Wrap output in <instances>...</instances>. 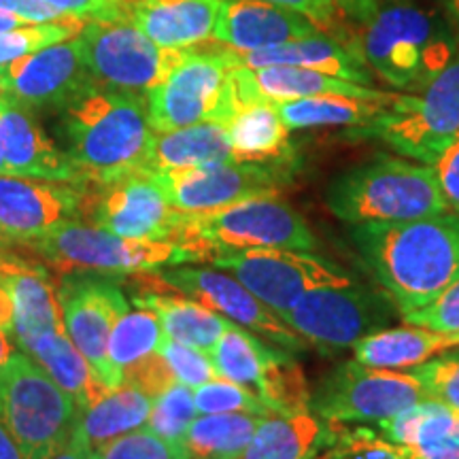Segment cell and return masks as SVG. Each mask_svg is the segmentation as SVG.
Wrapping results in <instances>:
<instances>
[{"mask_svg": "<svg viewBox=\"0 0 459 459\" xmlns=\"http://www.w3.org/2000/svg\"><path fill=\"white\" fill-rule=\"evenodd\" d=\"M349 237L400 315L436 300L459 279V213L349 226Z\"/></svg>", "mask_w": 459, "mask_h": 459, "instance_id": "1", "label": "cell"}, {"mask_svg": "<svg viewBox=\"0 0 459 459\" xmlns=\"http://www.w3.org/2000/svg\"><path fill=\"white\" fill-rule=\"evenodd\" d=\"M57 132L85 186L143 172L156 134L145 96L100 85H91L62 108Z\"/></svg>", "mask_w": 459, "mask_h": 459, "instance_id": "2", "label": "cell"}, {"mask_svg": "<svg viewBox=\"0 0 459 459\" xmlns=\"http://www.w3.org/2000/svg\"><path fill=\"white\" fill-rule=\"evenodd\" d=\"M355 45L375 77L404 91L421 90L459 54L451 26L417 0H383Z\"/></svg>", "mask_w": 459, "mask_h": 459, "instance_id": "3", "label": "cell"}, {"mask_svg": "<svg viewBox=\"0 0 459 459\" xmlns=\"http://www.w3.org/2000/svg\"><path fill=\"white\" fill-rule=\"evenodd\" d=\"M325 204L349 226L412 221L449 211L432 166L395 156H377L338 172L325 189Z\"/></svg>", "mask_w": 459, "mask_h": 459, "instance_id": "4", "label": "cell"}, {"mask_svg": "<svg viewBox=\"0 0 459 459\" xmlns=\"http://www.w3.org/2000/svg\"><path fill=\"white\" fill-rule=\"evenodd\" d=\"M237 51L211 41L186 49L169 77L145 94L149 119L156 132L200 122L230 124L238 113L234 85Z\"/></svg>", "mask_w": 459, "mask_h": 459, "instance_id": "5", "label": "cell"}, {"mask_svg": "<svg viewBox=\"0 0 459 459\" xmlns=\"http://www.w3.org/2000/svg\"><path fill=\"white\" fill-rule=\"evenodd\" d=\"M172 243L209 262L217 249L313 251L317 238L296 209L279 196H262L211 213H179Z\"/></svg>", "mask_w": 459, "mask_h": 459, "instance_id": "6", "label": "cell"}, {"mask_svg": "<svg viewBox=\"0 0 459 459\" xmlns=\"http://www.w3.org/2000/svg\"><path fill=\"white\" fill-rule=\"evenodd\" d=\"M432 166L459 136V54L419 91L398 94L381 117L349 132Z\"/></svg>", "mask_w": 459, "mask_h": 459, "instance_id": "7", "label": "cell"}, {"mask_svg": "<svg viewBox=\"0 0 459 459\" xmlns=\"http://www.w3.org/2000/svg\"><path fill=\"white\" fill-rule=\"evenodd\" d=\"M0 417L26 459H48L68 443L79 406L49 372L24 351L11 355L0 377Z\"/></svg>", "mask_w": 459, "mask_h": 459, "instance_id": "8", "label": "cell"}, {"mask_svg": "<svg viewBox=\"0 0 459 459\" xmlns=\"http://www.w3.org/2000/svg\"><path fill=\"white\" fill-rule=\"evenodd\" d=\"M28 247L62 273L132 274L153 273L172 264L200 262L198 255L183 245L170 240L124 238L83 220L60 223Z\"/></svg>", "mask_w": 459, "mask_h": 459, "instance_id": "9", "label": "cell"}, {"mask_svg": "<svg viewBox=\"0 0 459 459\" xmlns=\"http://www.w3.org/2000/svg\"><path fill=\"white\" fill-rule=\"evenodd\" d=\"M400 311L385 290L351 283L307 291L281 319L304 341L341 351L364 336L389 328Z\"/></svg>", "mask_w": 459, "mask_h": 459, "instance_id": "10", "label": "cell"}, {"mask_svg": "<svg viewBox=\"0 0 459 459\" xmlns=\"http://www.w3.org/2000/svg\"><path fill=\"white\" fill-rule=\"evenodd\" d=\"M77 39L91 82L141 96L164 82L187 49L160 48L128 22H88Z\"/></svg>", "mask_w": 459, "mask_h": 459, "instance_id": "11", "label": "cell"}, {"mask_svg": "<svg viewBox=\"0 0 459 459\" xmlns=\"http://www.w3.org/2000/svg\"><path fill=\"white\" fill-rule=\"evenodd\" d=\"M209 262L234 274L279 317L307 291L353 281L334 262L294 249H217Z\"/></svg>", "mask_w": 459, "mask_h": 459, "instance_id": "12", "label": "cell"}, {"mask_svg": "<svg viewBox=\"0 0 459 459\" xmlns=\"http://www.w3.org/2000/svg\"><path fill=\"white\" fill-rule=\"evenodd\" d=\"M423 400H429L426 389L411 372L372 368L355 359L321 378L308 409L330 423H359L394 417Z\"/></svg>", "mask_w": 459, "mask_h": 459, "instance_id": "13", "label": "cell"}, {"mask_svg": "<svg viewBox=\"0 0 459 459\" xmlns=\"http://www.w3.org/2000/svg\"><path fill=\"white\" fill-rule=\"evenodd\" d=\"M152 175V172H149ZM170 206L179 213H211L243 200L279 196L290 183V164L220 162L198 169L153 172Z\"/></svg>", "mask_w": 459, "mask_h": 459, "instance_id": "14", "label": "cell"}, {"mask_svg": "<svg viewBox=\"0 0 459 459\" xmlns=\"http://www.w3.org/2000/svg\"><path fill=\"white\" fill-rule=\"evenodd\" d=\"M115 277L117 274L73 271L65 273L57 290L68 338L108 389L119 387V378L108 361V338L117 319L128 313V300Z\"/></svg>", "mask_w": 459, "mask_h": 459, "instance_id": "15", "label": "cell"}, {"mask_svg": "<svg viewBox=\"0 0 459 459\" xmlns=\"http://www.w3.org/2000/svg\"><path fill=\"white\" fill-rule=\"evenodd\" d=\"M82 220L124 238L172 243L179 211L172 209L149 172H132L105 186L85 187Z\"/></svg>", "mask_w": 459, "mask_h": 459, "instance_id": "16", "label": "cell"}, {"mask_svg": "<svg viewBox=\"0 0 459 459\" xmlns=\"http://www.w3.org/2000/svg\"><path fill=\"white\" fill-rule=\"evenodd\" d=\"M160 287H170L177 294L204 304L234 324L257 332L273 344L290 353H300L307 349V341L298 336L273 308H268L260 298L251 294L234 274H226L213 268L181 266L169 268L153 274Z\"/></svg>", "mask_w": 459, "mask_h": 459, "instance_id": "17", "label": "cell"}, {"mask_svg": "<svg viewBox=\"0 0 459 459\" xmlns=\"http://www.w3.org/2000/svg\"><path fill=\"white\" fill-rule=\"evenodd\" d=\"M91 85L77 37L0 66V94L30 111L60 113Z\"/></svg>", "mask_w": 459, "mask_h": 459, "instance_id": "18", "label": "cell"}, {"mask_svg": "<svg viewBox=\"0 0 459 459\" xmlns=\"http://www.w3.org/2000/svg\"><path fill=\"white\" fill-rule=\"evenodd\" d=\"M88 186L0 175V245H30L68 220H82Z\"/></svg>", "mask_w": 459, "mask_h": 459, "instance_id": "19", "label": "cell"}, {"mask_svg": "<svg viewBox=\"0 0 459 459\" xmlns=\"http://www.w3.org/2000/svg\"><path fill=\"white\" fill-rule=\"evenodd\" d=\"M0 149L9 175L85 186L68 153L43 130L34 111L0 94Z\"/></svg>", "mask_w": 459, "mask_h": 459, "instance_id": "20", "label": "cell"}, {"mask_svg": "<svg viewBox=\"0 0 459 459\" xmlns=\"http://www.w3.org/2000/svg\"><path fill=\"white\" fill-rule=\"evenodd\" d=\"M319 32L324 30L307 15L281 4L266 0H221L211 39L238 54H249Z\"/></svg>", "mask_w": 459, "mask_h": 459, "instance_id": "21", "label": "cell"}, {"mask_svg": "<svg viewBox=\"0 0 459 459\" xmlns=\"http://www.w3.org/2000/svg\"><path fill=\"white\" fill-rule=\"evenodd\" d=\"M234 85H237L238 105H257V102H277L311 99V96H353V99L394 102V91H383L344 82L332 74L311 71V68L296 66H266V68H237L234 71Z\"/></svg>", "mask_w": 459, "mask_h": 459, "instance_id": "22", "label": "cell"}, {"mask_svg": "<svg viewBox=\"0 0 459 459\" xmlns=\"http://www.w3.org/2000/svg\"><path fill=\"white\" fill-rule=\"evenodd\" d=\"M237 65L238 68H311V71L332 74L344 82L368 85V88L375 83V74L361 57L355 41H341L334 34L325 32L277 45V48L249 51V54L237 51Z\"/></svg>", "mask_w": 459, "mask_h": 459, "instance_id": "23", "label": "cell"}, {"mask_svg": "<svg viewBox=\"0 0 459 459\" xmlns=\"http://www.w3.org/2000/svg\"><path fill=\"white\" fill-rule=\"evenodd\" d=\"M221 0H122V22L166 49H186L213 32Z\"/></svg>", "mask_w": 459, "mask_h": 459, "instance_id": "24", "label": "cell"}, {"mask_svg": "<svg viewBox=\"0 0 459 459\" xmlns=\"http://www.w3.org/2000/svg\"><path fill=\"white\" fill-rule=\"evenodd\" d=\"M378 434L406 459H459V411L445 402L423 400L381 419Z\"/></svg>", "mask_w": 459, "mask_h": 459, "instance_id": "25", "label": "cell"}, {"mask_svg": "<svg viewBox=\"0 0 459 459\" xmlns=\"http://www.w3.org/2000/svg\"><path fill=\"white\" fill-rule=\"evenodd\" d=\"M334 423L311 409L273 412L262 419L238 459H319L324 446L334 443Z\"/></svg>", "mask_w": 459, "mask_h": 459, "instance_id": "26", "label": "cell"}, {"mask_svg": "<svg viewBox=\"0 0 459 459\" xmlns=\"http://www.w3.org/2000/svg\"><path fill=\"white\" fill-rule=\"evenodd\" d=\"M228 124L200 122L177 130L156 132L143 172H169L232 162Z\"/></svg>", "mask_w": 459, "mask_h": 459, "instance_id": "27", "label": "cell"}, {"mask_svg": "<svg viewBox=\"0 0 459 459\" xmlns=\"http://www.w3.org/2000/svg\"><path fill=\"white\" fill-rule=\"evenodd\" d=\"M0 285L13 304V341L24 351L28 344L49 332L65 330L57 294L51 290L45 273L28 264H17L0 274Z\"/></svg>", "mask_w": 459, "mask_h": 459, "instance_id": "28", "label": "cell"}, {"mask_svg": "<svg viewBox=\"0 0 459 459\" xmlns=\"http://www.w3.org/2000/svg\"><path fill=\"white\" fill-rule=\"evenodd\" d=\"M153 398L134 385H119L96 400L88 409L79 411L74 436L91 451H99L119 436L145 428L152 415Z\"/></svg>", "mask_w": 459, "mask_h": 459, "instance_id": "29", "label": "cell"}, {"mask_svg": "<svg viewBox=\"0 0 459 459\" xmlns=\"http://www.w3.org/2000/svg\"><path fill=\"white\" fill-rule=\"evenodd\" d=\"M459 344V334L428 328H385L353 344L355 359L372 368H412Z\"/></svg>", "mask_w": 459, "mask_h": 459, "instance_id": "30", "label": "cell"}, {"mask_svg": "<svg viewBox=\"0 0 459 459\" xmlns=\"http://www.w3.org/2000/svg\"><path fill=\"white\" fill-rule=\"evenodd\" d=\"M230 145L237 162L290 164V128L268 102L240 107L228 124Z\"/></svg>", "mask_w": 459, "mask_h": 459, "instance_id": "31", "label": "cell"}, {"mask_svg": "<svg viewBox=\"0 0 459 459\" xmlns=\"http://www.w3.org/2000/svg\"><path fill=\"white\" fill-rule=\"evenodd\" d=\"M24 353L37 359L49 372L57 385L77 402L79 411L88 409L108 392L105 381L96 375L90 361L74 347L66 330L49 332L37 338L32 344H28Z\"/></svg>", "mask_w": 459, "mask_h": 459, "instance_id": "32", "label": "cell"}, {"mask_svg": "<svg viewBox=\"0 0 459 459\" xmlns=\"http://www.w3.org/2000/svg\"><path fill=\"white\" fill-rule=\"evenodd\" d=\"M136 307L152 308L158 315L166 338L209 353L230 325V319L213 313L204 304L186 296H166L164 291H145L136 298Z\"/></svg>", "mask_w": 459, "mask_h": 459, "instance_id": "33", "label": "cell"}, {"mask_svg": "<svg viewBox=\"0 0 459 459\" xmlns=\"http://www.w3.org/2000/svg\"><path fill=\"white\" fill-rule=\"evenodd\" d=\"M392 102H377L353 99V96H311V99H296L277 102V113L290 130L304 128H361L385 113Z\"/></svg>", "mask_w": 459, "mask_h": 459, "instance_id": "34", "label": "cell"}, {"mask_svg": "<svg viewBox=\"0 0 459 459\" xmlns=\"http://www.w3.org/2000/svg\"><path fill=\"white\" fill-rule=\"evenodd\" d=\"M262 415L215 412L194 419L183 446L189 459H238L254 438Z\"/></svg>", "mask_w": 459, "mask_h": 459, "instance_id": "35", "label": "cell"}, {"mask_svg": "<svg viewBox=\"0 0 459 459\" xmlns=\"http://www.w3.org/2000/svg\"><path fill=\"white\" fill-rule=\"evenodd\" d=\"M279 349L281 347H268L251 332L238 328V324L230 321L226 332L215 342L209 355L217 377L255 389L264 370Z\"/></svg>", "mask_w": 459, "mask_h": 459, "instance_id": "36", "label": "cell"}, {"mask_svg": "<svg viewBox=\"0 0 459 459\" xmlns=\"http://www.w3.org/2000/svg\"><path fill=\"white\" fill-rule=\"evenodd\" d=\"M162 341V325L152 308L139 307L136 311H128L117 319L108 338V361H111L115 377L119 378V385H122L124 372L152 353L160 351Z\"/></svg>", "mask_w": 459, "mask_h": 459, "instance_id": "37", "label": "cell"}, {"mask_svg": "<svg viewBox=\"0 0 459 459\" xmlns=\"http://www.w3.org/2000/svg\"><path fill=\"white\" fill-rule=\"evenodd\" d=\"M255 392L271 406L273 412L302 411L311 404L304 372L285 349H279L271 364L266 366Z\"/></svg>", "mask_w": 459, "mask_h": 459, "instance_id": "38", "label": "cell"}, {"mask_svg": "<svg viewBox=\"0 0 459 459\" xmlns=\"http://www.w3.org/2000/svg\"><path fill=\"white\" fill-rule=\"evenodd\" d=\"M88 22L79 17H66L57 22H43V24H26L13 30L0 34V66L24 57L34 51L49 48V45L68 41L82 34Z\"/></svg>", "mask_w": 459, "mask_h": 459, "instance_id": "39", "label": "cell"}, {"mask_svg": "<svg viewBox=\"0 0 459 459\" xmlns=\"http://www.w3.org/2000/svg\"><path fill=\"white\" fill-rule=\"evenodd\" d=\"M196 402H194L192 387L175 383L166 392L153 398L152 415L147 419V428L164 440L183 445L189 426L196 419Z\"/></svg>", "mask_w": 459, "mask_h": 459, "instance_id": "40", "label": "cell"}, {"mask_svg": "<svg viewBox=\"0 0 459 459\" xmlns=\"http://www.w3.org/2000/svg\"><path fill=\"white\" fill-rule=\"evenodd\" d=\"M194 402H196V409L203 415H215V412H251V415L262 417L273 415L271 406L254 389L226 381V378L209 381L196 387Z\"/></svg>", "mask_w": 459, "mask_h": 459, "instance_id": "41", "label": "cell"}, {"mask_svg": "<svg viewBox=\"0 0 459 459\" xmlns=\"http://www.w3.org/2000/svg\"><path fill=\"white\" fill-rule=\"evenodd\" d=\"M96 459H189L183 445L164 440L149 428H139L111 440L99 451Z\"/></svg>", "mask_w": 459, "mask_h": 459, "instance_id": "42", "label": "cell"}, {"mask_svg": "<svg viewBox=\"0 0 459 459\" xmlns=\"http://www.w3.org/2000/svg\"><path fill=\"white\" fill-rule=\"evenodd\" d=\"M411 375L421 383L429 400L445 402L459 411V351L412 366Z\"/></svg>", "mask_w": 459, "mask_h": 459, "instance_id": "43", "label": "cell"}, {"mask_svg": "<svg viewBox=\"0 0 459 459\" xmlns=\"http://www.w3.org/2000/svg\"><path fill=\"white\" fill-rule=\"evenodd\" d=\"M160 355H162L166 364H169L175 381L183 383V385L196 389L215 378V368L213 364H211V355L200 351V349L187 347V344L175 342L164 336L162 344H160Z\"/></svg>", "mask_w": 459, "mask_h": 459, "instance_id": "44", "label": "cell"}, {"mask_svg": "<svg viewBox=\"0 0 459 459\" xmlns=\"http://www.w3.org/2000/svg\"><path fill=\"white\" fill-rule=\"evenodd\" d=\"M330 446L332 451L325 459H406L400 446L368 428L336 432L334 443Z\"/></svg>", "mask_w": 459, "mask_h": 459, "instance_id": "45", "label": "cell"}, {"mask_svg": "<svg viewBox=\"0 0 459 459\" xmlns=\"http://www.w3.org/2000/svg\"><path fill=\"white\" fill-rule=\"evenodd\" d=\"M402 317L411 325H419V328L459 334V279L436 300L417 308V311L402 315Z\"/></svg>", "mask_w": 459, "mask_h": 459, "instance_id": "46", "label": "cell"}, {"mask_svg": "<svg viewBox=\"0 0 459 459\" xmlns=\"http://www.w3.org/2000/svg\"><path fill=\"white\" fill-rule=\"evenodd\" d=\"M175 383V377H172L169 364H166L160 351L152 353L149 358L139 361L136 366H132L130 370H126L122 375V385L139 387L152 395V398L166 392Z\"/></svg>", "mask_w": 459, "mask_h": 459, "instance_id": "47", "label": "cell"}, {"mask_svg": "<svg viewBox=\"0 0 459 459\" xmlns=\"http://www.w3.org/2000/svg\"><path fill=\"white\" fill-rule=\"evenodd\" d=\"M66 15L90 22H122V0H45Z\"/></svg>", "mask_w": 459, "mask_h": 459, "instance_id": "48", "label": "cell"}, {"mask_svg": "<svg viewBox=\"0 0 459 459\" xmlns=\"http://www.w3.org/2000/svg\"><path fill=\"white\" fill-rule=\"evenodd\" d=\"M432 170L449 209L459 213V136L440 153Z\"/></svg>", "mask_w": 459, "mask_h": 459, "instance_id": "49", "label": "cell"}, {"mask_svg": "<svg viewBox=\"0 0 459 459\" xmlns=\"http://www.w3.org/2000/svg\"><path fill=\"white\" fill-rule=\"evenodd\" d=\"M266 3L281 4V7L294 9L307 15L319 30H334L338 24V9L334 0H266Z\"/></svg>", "mask_w": 459, "mask_h": 459, "instance_id": "50", "label": "cell"}, {"mask_svg": "<svg viewBox=\"0 0 459 459\" xmlns=\"http://www.w3.org/2000/svg\"><path fill=\"white\" fill-rule=\"evenodd\" d=\"M0 11L22 17L28 24H43V22H57L71 17L65 11L56 9L54 4L45 3V0H0Z\"/></svg>", "mask_w": 459, "mask_h": 459, "instance_id": "51", "label": "cell"}, {"mask_svg": "<svg viewBox=\"0 0 459 459\" xmlns=\"http://www.w3.org/2000/svg\"><path fill=\"white\" fill-rule=\"evenodd\" d=\"M381 3L383 0H334L338 13L349 17V20H353L359 26L370 20Z\"/></svg>", "mask_w": 459, "mask_h": 459, "instance_id": "52", "label": "cell"}, {"mask_svg": "<svg viewBox=\"0 0 459 459\" xmlns=\"http://www.w3.org/2000/svg\"><path fill=\"white\" fill-rule=\"evenodd\" d=\"M48 459H96V457H94V451H91L82 438H77V436L73 434L71 438H68V443L62 445L60 449H57L54 455H49Z\"/></svg>", "mask_w": 459, "mask_h": 459, "instance_id": "53", "label": "cell"}, {"mask_svg": "<svg viewBox=\"0 0 459 459\" xmlns=\"http://www.w3.org/2000/svg\"><path fill=\"white\" fill-rule=\"evenodd\" d=\"M0 459H26L24 451H22L15 436L11 434L7 423L3 421V417H0Z\"/></svg>", "mask_w": 459, "mask_h": 459, "instance_id": "54", "label": "cell"}, {"mask_svg": "<svg viewBox=\"0 0 459 459\" xmlns=\"http://www.w3.org/2000/svg\"><path fill=\"white\" fill-rule=\"evenodd\" d=\"M15 341L13 338H11L9 334H4L3 330H0V377H3V372H4V368H7V364H9V359H11V355L15 353Z\"/></svg>", "mask_w": 459, "mask_h": 459, "instance_id": "55", "label": "cell"}, {"mask_svg": "<svg viewBox=\"0 0 459 459\" xmlns=\"http://www.w3.org/2000/svg\"><path fill=\"white\" fill-rule=\"evenodd\" d=\"M26 24H28V22L22 20V17L11 15V13H4V11H0V34L13 30V28L26 26Z\"/></svg>", "mask_w": 459, "mask_h": 459, "instance_id": "56", "label": "cell"}, {"mask_svg": "<svg viewBox=\"0 0 459 459\" xmlns=\"http://www.w3.org/2000/svg\"><path fill=\"white\" fill-rule=\"evenodd\" d=\"M17 264H24V262H20V260H17V257H15V260H13V255L4 254V251L0 249V274H3V273H7L9 268L17 266Z\"/></svg>", "mask_w": 459, "mask_h": 459, "instance_id": "57", "label": "cell"}, {"mask_svg": "<svg viewBox=\"0 0 459 459\" xmlns=\"http://www.w3.org/2000/svg\"><path fill=\"white\" fill-rule=\"evenodd\" d=\"M446 7H449V13L459 28V0H446Z\"/></svg>", "mask_w": 459, "mask_h": 459, "instance_id": "58", "label": "cell"}, {"mask_svg": "<svg viewBox=\"0 0 459 459\" xmlns=\"http://www.w3.org/2000/svg\"><path fill=\"white\" fill-rule=\"evenodd\" d=\"M0 175H9L7 162H4V158H3V149H0Z\"/></svg>", "mask_w": 459, "mask_h": 459, "instance_id": "59", "label": "cell"}, {"mask_svg": "<svg viewBox=\"0 0 459 459\" xmlns=\"http://www.w3.org/2000/svg\"><path fill=\"white\" fill-rule=\"evenodd\" d=\"M0 409H3V402H0Z\"/></svg>", "mask_w": 459, "mask_h": 459, "instance_id": "60", "label": "cell"}, {"mask_svg": "<svg viewBox=\"0 0 459 459\" xmlns=\"http://www.w3.org/2000/svg\"><path fill=\"white\" fill-rule=\"evenodd\" d=\"M324 459H325V457H324Z\"/></svg>", "mask_w": 459, "mask_h": 459, "instance_id": "61", "label": "cell"}]
</instances>
